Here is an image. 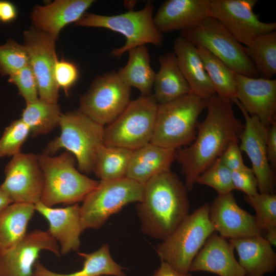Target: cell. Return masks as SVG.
<instances>
[{"label": "cell", "instance_id": "obj_32", "mask_svg": "<svg viewBox=\"0 0 276 276\" xmlns=\"http://www.w3.org/2000/svg\"><path fill=\"white\" fill-rule=\"evenodd\" d=\"M196 48L216 95L233 102L237 99L234 72L206 49Z\"/></svg>", "mask_w": 276, "mask_h": 276}, {"label": "cell", "instance_id": "obj_31", "mask_svg": "<svg viewBox=\"0 0 276 276\" xmlns=\"http://www.w3.org/2000/svg\"><path fill=\"white\" fill-rule=\"evenodd\" d=\"M58 103L47 102L39 98L26 103L21 119L28 126L33 136L49 133L59 126L61 115Z\"/></svg>", "mask_w": 276, "mask_h": 276}, {"label": "cell", "instance_id": "obj_34", "mask_svg": "<svg viewBox=\"0 0 276 276\" xmlns=\"http://www.w3.org/2000/svg\"><path fill=\"white\" fill-rule=\"evenodd\" d=\"M244 200L256 212L257 224L265 238L272 245L276 244V195L258 193L252 196L245 195Z\"/></svg>", "mask_w": 276, "mask_h": 276}, {"label": "cell", "instance_id": "obj_9", "mask_svg": "<svg viewBox=\"0 0 276 276\" xmlns=\"http://www.w3.org/2000/svg\"><path fill=\"white\" fill-rule=\"evenodd\" d=\"M158 105L152 94L130 101L114 120L104 126L103 144L134 150L151 142Z\"/></svg>", "mask_w": 276, "mask_h": 276}, {"label": "cell", "instance_id": "obj_16", "mask_svg": "<svg viewBox=\"0 0 276 276\" xmlns=\"http://www.w3.org/2000/svg\"><path fill=\"white\" fill-rule=\"evenodd\" d=\"M44 250L61 255L57 242L48 231L27 233L14 246L0 250V276H33L34 265Z\"/></svg>", "mask_w": 276, "mask_h": 276}, {"label": "cell", "instance_id": "obj_29", "mask_svg": "<svg viewBox=\"0 0 276 276\" xmlns=\"http://www.w3.org/2000/svg\"><path fill=\"white\" fill-rule=\"evenodd\" d=\"M35 211L34 204L12 203L0 213V250L10 248L25 237Z\"/></svg>", "mask_w": 276, "mask_h": 276}, {"label": "cell", "instance_id": "obj_40", "mask_svg": "<svg viewBox=\"0 0 276 276\" xmlns=\"http://www.w3.org/2000/svg\"><path fill=\"white\" fill-rule=\"evenodd\" d=\"M232 179L234 190L241 191L245 195L252 196L259 192L258 182L251 168H244L232 171Z\"/></svg>", "mask_w": 276, "mask_h": 276}, {"label": "cell", "instance_id": "obj_37", "mask_svg": "<svg viewBox=\"0 0 276 276\" xmlns=\"http://www.w3.org/2000/svg\"><path fill=\"white\" fill-rule=\"evenodd\" d=\"M30 134L28 126L20 118L13 121L0 138V157L14 156L21 152V148Z\"/></svg>", "mask_w": 276, "mask_h": 276}, {"label": "cell", "instance_id": "obj_21", "mask_svg": "<svg viewBox=\"0 0 276 276\" xmlns=\"http://www.w3.org/2000/svg\"><path fill=\"white\" fill-rule=\"evenodd\" d=\"M211 0H167L153 22L162 34L191 28L209 16Z\"/></svg>", "mask_w": 276, "mask_h": 276}, {"label": "cell", "instance_id": "obj_8", "mask_svg": "<svg viewBox=\"0 0 276 276\" xmlns=\"http://www.w3.org/2000/svg\"><path fill=\"white\" fill-rule=\"evenodd\" d=\"M144 185L126 177L100 180L98 186L82 201L80 217L83 231L98 229L113 214L126 205L142 201Z\"/></svg>", "mask_w": 276, "mask_h": 276}, {"label": "cell", "instance_id": "obj_10", "mask_svg": "<svg viewBox=\"0 0 276 276\" xmlns=\"http://www.w3.org/2000/svg\"><path fill=\"white\" fill-rule=\"evenodd\" d=\"M180 36L195 47L208 50L234 72L257 78L259 75L240 43L217 19L208 16L197 25L180 31Z\"/></svg>", "mask_w": 276, "mask_h": 276}, {"label": "cell", "instance_id": "obj_44", "mask_svg": "<svg viewBox=\"0 0 276 276\" xmlns=\"http://www.w3.org/2000/svg\"><path fill=\"white\" fill-rule=\"evenodd\" d=\"M152 276H192L188 273L179 272L165 262L161 261L159 267L154 271Z\"/></svg>", "mask_w": 276, "mask_h": 276}, {"label": "cell", "instance_id": "obj_46", "mask_svg": "<svg viewBox=\"0 0 276 276\" xmlns=\"http://www.w3.org/2000/svg\"></svg>", "mask_w": 276, "mask_h": 276}, {"label": "cell", "instance_id": "obj_36", "mask_svg": "<svg viewBox=\"0 0 276 276\" xmlns=\"http://www.w3.org/2000/svg\"><path fill=\"white\" fill-rule=\"evenodd\" d=\"M29 65V55L24 45L11 39L0 45V74L2 75L10 77Z\"/></svg>", "mask_w": 276, "mask_h": 276}, {"label": "cell", "instance_id": "obj_1", "mask_svg": "<svg viewBox=\"0 0 276 276\" xmlns=\"http://www.w3.org/2000/svg\"><path fill=\"white\" fill-rule=\"evenodd\" d=\"M232 103L217 95L207 100L206 115L198 123L195 140L176 150L175 159L181 165L188 191L193 189L198 176L221 157L231 142L239 141L244 124L236 118Z\"/></svg>", "mask_w": 276, "mask_h": 276}, {"label": "cell", "instance_id": "obj_3", "mask_svg": "<svg viewBox=\"0 0 276 276\" xmlns=\"http://www.w3.org/2000/svg\"><path fill=\"white\" fill-rule=\"evenodd\" d=\"M37 156L43 176L40 202L47 206L78 203L99 183L76 168L75 157L68 151L56 156L44 153Z\"/></svg>", "mask_w": 276, "mask_h": 276}, {"label": "cell", "instance_id": "obj_26", "mask_svg": "<svg viewBox=\"0 0 276 276\" xmlns=\"http://www.w3.org/2000/svg\"><path fill=\"white\" fill-rule=\"evenodd\" d=\"M159 62L160 67L155 74L152 90V96L158 104L191 93L173 52L160 56Z\"/></svg>", "mask_w": 276, "mask_h": 276}, {"label": "cell", "instance_id": "obj_22", "mask_svg": "<svg viewBox=\"0 0 276 276\" xmlns=\"http://www.w3.org/2000/svg\"><path fill=\"white\" fill-rule=\"evenodd\" d=\"M93 0H57L36 6L31 13L34 27L57 39L61 29L77 22L94 3Z\"/></svg>", "mask_w": 276, "mask_h": 276}, {"label": "cell", "instance_id": "obj_15", "mask_svg": "<svg viewBox=\"0 0 276 276\" xmlns=\"http://www.w3.org/2000/svg\"><path fill=\"white\" fill-rule=\"evenodd\" d=\"M235 103L242 112L244 128L239 135L241 151L245 152L252 165L251 169L258 182L259 192L274 193L275 177L269 162L267 151L268 127L264 125L254 116H251L237 100Z\"/></svg>", "mask_w": 276, "mask_h": 276}, {"label": "cell", "instance_id": "obj_28", "mask_svg": "<svg viewBox=\"0 0 276 276\" xmlns=\"http://www.w3.org/2000/svg\"><path fill=\"white\" fill-rule=\"evenodd\" d=\"M128 52L127 64L117 72L121 79L129 87H134L141 95L152 94L156 73L150 64L146 45L133 48Z\"/></svg>", "mask_w": 276, "mask_h": 276}, {"label": "cell", "instance_id": "obj_12", "mask_svg": "<svg viewBox=\"0 0 276 276\" xmlns=\"http://www.w3.org/2000/svg\"><path fill=\"white\" fill-rule=\"evenodd\" d=\"M257 0H211L209 16L219 21L246 47L258 36L276 29V22L261 21L253 9Z\"/></svg>", "mask_w": 276, "mask_h": 276}, {"label": "cell", "instance_id": "obj_39", "mask_svg": "<svg viewBox=\"0 0 276 276\" xmlns=\"http://www.w3.org/2000/svg\"><path fill=\"white\" fill-rule=\"evenodd\" d=\"M55 81L58 87L67 90L77 81L78 71L73 63L63 60H56L54 69Z\"/></svg>", "mask_w": 276, "mask_h": 276}, {"label": "cell", "instance_id": "obj_41", "mask_svg": "<svg viewBox=\"0 0 276 276\" xmlns=\"http://www.w3.org/2000/svg\"><path fill=\"white\" fill-rule=\"evenodd\" d=\"M239 142V141L231 142L221 156L223 163L232 171L244 168L246 166L243 160Z\"/></svg>", "mask_w": 276, "mask_h": 276}, {"label": "cell", "instance_id": "obj_43", "mask_svg": "<svg viewBox=\"0 0 276 276\" xmlns=\"http://www.w3.org/2000/svg\"><path fill=\"white\" fill-rule=\"evenodd\" d=\"M16 16V10L14 6L10 2H0V20L8 22L13 20Z\"/></svg>", "mask_w": 276, "mask_h": 276}, {"label": "cell", "instance_id": "obj_20", "mask_svg": "<svg viewBox=\"0 0 276 276\" xmlns=\"http://www.w3.org/2000/svg\"><path fill=\"white\" fill-rule=\"evenodd\" d=\"M234 250L229 240L215 232L195 257L189 272L205 271L219 276H245Z\"/></svg>", "mask_w": 276, "mask_h": 276}, {"label": "cell", "instance_id": "obj_30", "mask_svg": "<svg viewBox=\"0 0 276 276\" xmlns=\"http://www.w3.org/2000/svg\"><path fill=\"white\" fill-rule=\"evenodd\" d=\"M132 151L102 144L96 153L92 172L103 180L126 177Z\"/></svg>", "mask_w": 276, "mask_h": 276}, {"label": "cell", "instance_id": "obj_19", "mask_svg": "<svg viewBox=\"0 0 276 276\" xmlns=\"http://www.w3.org/2000/svg\"><path fill=\"white\" fill-rule=\"evenodd\" d=\"M35 209L48 221V231L57 242L61 255L78 250L80 246V237L83 232L79 203L54 208L47 206L40 201L35 204Z\"/></svg>", "mask_w": 276, "mask_h": 276}, {"label": "cell", "instance_id": "obj_33", "mask_svg": "<svg viewBox=\"0 0 276 276\" xmlns=\"http://www.w3.org/2000/svg\"><path fill=\"white\" fill-rule=\"evenodd\" d=\"M247 55L259 75L271 79L276 74V31L257 37L245 47Z\"/></svg>", "mask_w": 276, "mask_h": 276}, {"label": "cell", "instance_id": "obj_7", "mask_svg": "<svg viewBox=\"0 0 276 276\" xmlns=\"http://www.w3.org/2000/svg\"><path fill=\"white\" fill-rule=\"evenodd\" d=\"M153 6L148 2L138 11L130 10L113 15H103L85 13L75 24L81 27L103 28L119 33L125 36L126 42L121 47L114 49L111 55L120 57L135 47L152 44L160 46L163 43V34L153 22Z\"/></svg>", "mask_w": 276, "mask_h": 276}, {"label": "cell", "instance_id": "obj_6", "mask_svg": "<svg viewBox=\"0 0 276 276\" xmlns=\"http://www.w3.org/2000/svg\"><path fill=\"white\" fill-rule=\"evenodd\" d=\"M59 126L60 134L48 143L43 153L54 155L64 149L74 156L80 172L91 173L97 151L103 144L104 127L79 110L61 113Z\"/></svg>", "mask_w": 276, "mask_h": 276}, {"label": "cell", "instance_id": "obj_5", "mask_svg": "<svg viewBox=\"0 0 276 276\" xmlns=\"http://www.w3.org/2000/svg\"><path fill=\"white\" fill-rule=\"evenodd\" d=\"M209 203L189 214L168 237L156 246L161 261L176 270L188 273L193 260L215 232L209 218Z\"/></svg>", "mask_w": 276, "mask_h": 276}, {"label": "cell", "instance_id": "obj_2", "mask_svg": "<svg viewBox=\"0 0 276 276\" xmlns=\"http://www.w3.org/2000/svg\"><path fill=\"white\" fill-rule=\"evenodd\" d=\"M188 192L185 183L170 170L148 180L136 206L143 233L161 241L171 234L190 214Z\"/></svg>", "mask_w": 276, "mask_h": 276}, {"label": "cell", "instance_id": "obj_27", "mask_svg": "<svg viewBox=\"0 0 276 276\" xmlns=\"http://www.w3.org/2000/svg\"><path fill=\"white\" fill-rule=\"evenodd\" d=\"M84 258L82 268L70 273H60L47 268L38 260L33 276H126L123 268L112 258L108 244H103L91 253L78 252Z\"/></svg>", "mask_w": 276, "mask_h": 276}, {"label": "cell", "instance_id": "obj_45", "mask_svg": "<svg viewBox=\"0 0 276 276\" xmlns=\"http://www.w3.org/2000/svg\"><path fill=\"white\" fill-rule=\"evenodd\" d=\"M12 203L8 196L0 188V213Z\"/></svg>", "mask_w": 276, "mask_h": 276}, {"label": "cell", "instance_id": "obj_42", "mask_svg": "<svg viewBox=\"0 0 276 276\" xmlns=\"http://www.w3.org/2000/svg\"><path fill=\"white\" fill-rule=\"evenodd\" d=\"M267 151L270 165H276V122L273 121L268 127L267 137Z\"/></svg>", "mask_w": 276, "mask_h": 276}, {"label": "cell", "instance_id": "obj_23", "mask_svg": "<svg viewBox=\"0 0 276 276\" xmlns=\"http://www.w3.org/2000/svg\"><path fill=\"white\" fill-rule=\"evenodd\" d=\"M173 50L191 93L205 100L216 95L196 47L179 36L174 41Z\"/></svg>", "mask_w": 276, "mask_h": 276}, {"label": "cell", "instance_id": "obj_17", "mask_svg": "<svg viewBox=\"0 0 276 276\" xmlns=\"http://www.w3.org/2000/svg\"><path fill=\"white\" fill-rule=\"evenodd\" d=\"M209 218L215 232L228 240L262 234L255 216L239 206L233 192L218 195L209 205Z\"/></svg>", "mask_w": 276, "mask_h": 276}, {"label": "cell", "instance_id": "obj_35", "mask_svg": "<svg viewBox=\"0 0 276 276\" xmlns=\"http://www.w3.org/2000/svg\"><path fill=\"white\" fill-rule=\"evenodd\" d=\"M196 183L212 188L218 195L226 194L234 190L232 171L224 165L221 157L198 176Z\"/></svg>", "mask_w": 276, "mask_h": 276}, {"label": "cell", "instance_id": "obj_18", "mask_svg": "<svg viewBox=\"0 0 276 276\" xmlns=\"http://www.w3.org/2000/svg\"><path fill=\"white\" fill-rule=\"evenodd\" d=\"M237 100L251 116L268 127L276 112V80L254 78L234 72Z\"/></svg>", "mask_w": 276, "mask_h": 276}, {"label": "cell", "instance_id": "obj_4", "mask_svg": "<svg viewBox=\"0 0 276 276\" xmlns=\"http://www.w3.org/2000/svg\"><path fill=\"white\" fill-rule=\"evenodd\" d=\"M206 106V100L192 93L158 104L151 142L174 150L190 145L196 137L198 119Z\"/></svg>", "mask_w": 276, "mask_h": 276}, {"label": "cell", "instance_id": "obj_13", "mask_svg": "<svg viewBox=\"0 0 276 276\" xmlns=\"http://www.w3.org/2000/svg\"><path fill=\"white\" fill-rule=\"evenodd\" d=\"M0 188L12 203L36 204L40 201L43 176L37 154L20 153L12 157L4 170Z\"/></svg>", "mask_w": 276, "mask_h": 276}, {"label": "cell", "instance_id": "obj_25", "mask_svg": "<svg viewBox=\"0 0 276 276\" xmlns=\"http://www.w3.org/2000/svg\"><path fill=\"white\" fill-rule=\"evenodd\" d=\"M176 150L150 142L132 151L126 177L145 185L154 176L170 170Z\"/></svg>", "mask_w": 276, "mask_h": 276}, {"label": "cell", "instance_id": "obj_11", "mask_svg": "<svg viewBox=\"0 0 276 276\" xmlns=\"http://www.w3.org/2000/svg\"><path fill=\"white\" fill-rule=\"evenodd\" d=\"M131 87L112 71L97 77L80 100L79 110L105 126L114 120L130 102Z\"/></svg>", "mask_w": 276, "mask_h": 276}, {"label": "cell", "instance_id": "obj_38", "mask_svg": "<svg viewBox=\"0 0 276 276\" xmlns=\"http://www.w3.org/2000/svg\"><path fill=\"white\" fill-rule=\"evenodd\" d=\"M9 77V82L17 86L26 103L33 102L39 98L36 79L30 65Z\"/></svg>", "mask_w": 276, "mask_h": 276}, {"label": "cell", "instance_id": "obj_24", "mask_svg": "<svg viewBox=\"0 0 276 276\" xmlns=\"http://www.w3.org/2000/svg\"><path fill=\"white\" fill-rule=\"evenodd\" d=\"M237 252L245 276H264L276 268V254L262 235L228 240Z\"/></svg>", "mask_w": 276, "mask_h": 276}, {"label": "cell", "instance_id": "obj_14", "mask_svg": "<svg viewBox=\"0 0 276 276\" xmlns=\"http://www.w3.org/2000/svg\"><path fill=\"white\" fill-rule=\"evenodd\" d=\"M24 46L36 79L39 98L57 103L59 87L54 77V66L57 59L55 39L34 27L24 32Z\"/></svg>", "mask_w": 276, "mask_h": 276}]
</instances>
